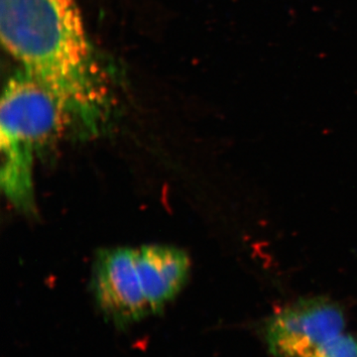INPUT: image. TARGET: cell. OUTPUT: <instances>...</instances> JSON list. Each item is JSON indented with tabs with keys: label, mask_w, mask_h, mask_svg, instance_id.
I'll return each mask as SVG.
<instances>
[{
	"label": "cell",
	"mask_w": 357,
	"mask_h": 357,
	"mask_svg": "<svg viewBox=\"0 0 357 357\" xmlns=\"http://www.w3.org/2000/svg\"><path fill=\"white\" fill-rule=\"evenodd\" d=\"M0 38L27 76L54 95L79 132L109 110L107 79L75 0H0Z\"/></svg>",
	"instance_id": "6da1fadb"
},
{
	"label": "cell",
	"mask_w": 357,
	"mask_h": 357,
	"mask_svg": "<svg viewBox=\"0 0 357 357\" xmlns=\"http://www.w3.org/2000/svg\"><path fill=\"white\" fill-rule=\"evenodd\" d=\"M189 256L165 245L119 248L96 258L93 288L103 314L119 325L159 312L189 277Z\"/></svg>",
	"instance_id": "7a4b0ae2"
},
{
	"label": "cell",
	"mask_w": 357,
	"mask_h": 357,
	"mask_svg": "<svg viewBox=\"0 0 357 357\" xmlns=\"http://www.w3.org/2000/svg\"><path fill=\"white\" fill-rule=\"evenodd\" d=\"M0 103L2 189L14 206L30 211L34 155L79 128L62 103L25 73L9 79Z\"/></svg>",
	"instance_id": "3957f363"
},
{
	"label": "cell",
	"mask_w": 357,
	"mask_h": 357,
	"mask_svg": "<svg viewBox=\"0 0 357 357\" xmlns=\"http://www.w3.org/2000/svg\"><path fill=\"white\" fill-rule=\"evenodd\" d=\"M342 307L325 298L288 305L268 318L263 340L274 357H304L344 333Z\"/></svg>",
	"instance_id": "277c9868"
},
{
	"label": "cell",
	"mask_w": 357,
	"mask_h": 357,
	"mask_svg": "<svg viewBox=\"0 0 357 357\" xmlns=\"http://www.w3.org/2000/svg\"><path fill=\"white\" fill-rule=\"evenodd\" d=\"M304 357H357V337L342 333Z\"/></svg>",
	"instance_id": "5b68a950"
}]
</instances>
